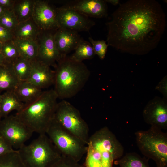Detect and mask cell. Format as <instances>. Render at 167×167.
Instances as JSON below:
<instances>
[{"instance_id": "1", "label": "cell", "mask_w": 167, "mask_h": 167, "mask_svg": "<svg viewBox=\"0 0 167 167\" xmlns=\"http://www.w3.org/2000/svg\"><path fill=\"white\" fill-rule=\"evenodd\" d=\"M119 5L106 23L109 46L138 55L156 48L166 27L161 5L154 0H130Z\"/></svg>"}, {"instance_id": "2", "label": "cell", "mask_w": 167, "mask_h": 167, "mask_svg": "<svg viewBox=\"0 0 167 167\" xmlns=\"http://www.w3.org/2000/svg\"><path fill=\"white\" fill-rule=\"evenodd\" d=\"M55 68L54 90L58 99L62 100L77 95L84 88L91 74L83 62L75 61L67 56L57 63Z\"/></svg>"}, {"instance_id": "3", "label": "cell", "mask_w": 167, "mask_h": 167, "mask_svg": "<svg viewBox=\"0 0 167 167\" xmlns=\"http://www.w3.org/2000/svg\"><path fill=\"white\" fill-rule=\"evenodd\" d=\"M58 99L54 89L43 91L38 98L25 105L15 115L33 133L46 134L54 118Z\"/></svg>"}, {"instance_id": "4", "label": "cell", "mask_w": 167, "mask_h": 167, "mask_svg": "<svg viewBox=\"0 0 167 167\" xmlns=\"http://www.w3.org/2000/svg\"><path fill=\"white\" fill-rule=\"evenodd\" d=\"M124 148L107 127L101 128L90 136L86 153L101 163V167H113L114 161L122 157Z\"/></svg>"}, {"instance_id": "5", "label": "cell", "mask_w": 167, "mask_h": 167, "mask_svg": "<svg viewBox=\"0 0 167 167\" xmlns=\"http://www.w3.org/2000/svg\"><path fill=\"white\" fill-rule=\"evenodd\" d=\"M17 151L26 167H52L62 156L46 134L39 135Z\"/></svg>"}, {"instance_id": "6", "label": "cell", "mask_w": 167, "mask_h": 167, "mask_svg": "<svg viewBox=\"0 0 167 167\" xmlns=\"http://www.w3.org/2000/svg\"><path fill=\"white\" fill-rule=\"evenodd\" d=\"M151 126L135 133L137 146L148 159L154 161L156 167H167V134Z\"/></svg>"}, {"instance_id": "7", "label": "cell", "mask_w": 167, "mask_h": 167, "mask_svg": "<svg viewBox=\"0 0 167 167\" xmlns=\"http://www.w3.org/2000/svg\"><path fill=\"white\" fill-rule=\"evenodd\" d=\"M62 156L78 162L86 153L87 145L54 118L46 134Z\"/></svg>"}, {"instance_id": "8", "label": "cell", "mask_w": 167, "mask_h": 167, "mask_svg": "<svg viewBox=\"0 0 167 167\" xmlns=\"http://www.w3.org/2000/svg\"><path fill=\"white\" fill-rule=\"evenodd\" d=\"M54 119L87 145L90 137L88 126L79 111L71 103L65 100L58 102Z\"/></svg>"}, {"instance_id": "9", "label": "cell", "mask_w": 167, "mask_h": 167, "mask_svg": "<svg viewBox=\"0 0 167 167\" xmlns=\"http://www.w3.org/2000/svg\"><path fill=\"white\" fill-rule=\"evenodd\" d=\"M33 132L15 115H8L0 121V135L13 147L19 148Z\"/></svg>"}, {"instance_id": "10", "label": "cell", "mask_w": 167, "mask_h": 167, "mask_svg": "<svg viewBox=\"0 0 167 167\" xmlns=\"http://www.w3.org/2000/svg\"><path fill=\"white\" fill-rule=\"evenodd\" d=\"M59 28L77 32L88 31L95 25L89 17L64 6L56 8Z\"/></svg>"}, {"instance_id": "11", "label": "cell", "mask_w": 167, "mask_h": 167, "mask_svg": "<svg viewBox=\"0 0 167 167\" xmlns=\"http://www.w3.org/2000/svg\"><path fill=\"white\" fill-rule=\"evenodd\" d=\"M56 30H41L36 39L38 46L36 60L55 68L62 58L55 44L54 35Z\"/></svg>"}, {"instance_id": "12", "label": "cell", "mask_w": 167, "mask_h": 167, "mask_svg": "<svg viewBox=\"0 0 167 167\" xmlns=\"http://www.w3.org/2000/svg\"><path fill=\"white\" fill-rule=\"evenodd\" d=\"M56 8L48 1L35 0L32 18L41 30H55L59 28Z\"/></svg>"}, {"instance_id": "13", "label": "cell", "mask_w": 167, "mask_h": 167, "mask_svg": "<svg viewBox=\"0 0 167 167\" xmlns=\"http://www.w3.org/2000/svg\"><path fill=\"white\" fill-rule=\"evenodd\" d=\"M143 114L145 122L151 126L167 129V106L164 101L156 100L150 101L144 109Z\"/></svg>"}, {"instance_id": "14", "label": "cell", "mask_w": 167, "mask_h": 167, "mask_svg": "<svg viewBox=\"0 0 167 167\" xmlns=\"http://www.w3.org/2000/svg\"><path fill=\"white\" fill-rule=\"evenodd\" d=\"M64 6L73 9L88 17H106L108 15L107 2L105 0L71 1Z\"/></svg>"}, {"instance_id": "15", "label": "cell", "mask_w": 167, "mask_h": 167, "mask_svg": "<svg viewBox=\"0 0 167 167\" xmlns=\"http://www.w3.org/2000/svg\"><path fill=\"white\" fill-rule=\"evenodd\" d=\"M54 71L50 66L37 60L32 61L31 69L27 81L42 89L54 84Z\"/></svg>"}, {"instance_id": "16", "label": "cell", "mask_w": 167, "mask_h": 167, "mask_svg": "<svg viewBox=\"0 0 167 167\" xmlns=\"http://www.w3.org/2000/svg\"><path fill=\"white\" fill-rule=\"evenodd\" d=\"M54 38L56 47L63 58L75 50L82 38L77 32L59 28L54 32Z\"/></svg>"}, {"instance_id": "17", "label": "cell", "mask_w": 167, "mask_h": 167, "mask_svg": "<svg viewBox=\"0 0 167 167\" xmlns=\"http://www.w3.org/2000/svg\"><path fill=\"white\" fill-rule=\"evenodd\" d=\"M14 90L19 99L25 105L36 100L43 91L27 81H20Z\"/></svg>"}, {"instance_id": "18", "label": "cell", "mask_w": 167, "mask_h": 167, "mask_svg": "<svg viewBox=\"0 0 167 167\" xmlns=\"http://www.w3.org/2000/svg\"><path fill=\"white\" fill-rule=\"evenodd\" d=\"M14 90L6 91L1 95L0 104L1 118L8 116L13 110L19 112L24 107L25 104L19 99Z\"/></svg>"}, {"instance_id": "19", "label": "cell", "mask_w": 167, "mask_h": 167, "mask_svg": "<svg viewBox=\"0 0 167 167\" xmlns=\"http://www.w3.org/2000/svg\"><path fill=\"white\" fill-rule=\"evenodd\" d=\"M41 31L31 18L19 23L13 32L14 39L36 40Z\"/></svg>"}, {"instance_id": "20", "label": "cell", "mask_w": 167, "mask_h": 167, "mask_svg": "<svg viewBox=\"0 0 167 167\" xmlns=\"http://www.w3.org/2000/svg\"><path fill=\"white\" fill-rule=\"evenodd\" d=\"M20 82L12 63L0 66V92L14 90Z\"/></svg>"}, {"instance_id": "21", "label": "cell", "mask_w": 167, "mask_h": 167, "mask_svg": "<svg viewBox=\"0 0 167 167\" xmlns=\"http://www.w3.org/2000/svg\"><path fill=\"white\" fill-rule=\"evenodd\" d=\"M13 41L20 56L32 61L36 60L38 49L36 40L14 39Z\"/></svg>"}, {"instance_id": "22", "label": "cell", "mask_w": 167, "mask_h": 167, "mask_svg": "<svg viewBox=\"0 0 167 167\" xmlns=\"http://www.w3.org/2000/svg\"><path fill=\"white\" fill-rule=\"evenodd\" d=\"M35 0H15L13 11L19 23L32 18Z\"/></svg>"}, {"instance_id": "23", "label": "cell", "mask_w": 167, "mask_h": 167, "mask_svg": "<svg viewBox=\"0 0 167 167\" xmlns=\"http://www.w3.org/2000/svg\"><path fill=\"white\" fill-rule=\"evenodd\" d=\"M148 159L141 157L134 152L126 153L123 157L116 160L114 162L120 167H150Z\"/></svg>"}, {"instance_id": "24", "label": "cell", "mask_w": 167, "mask_h": 167, "mask_svg": "<svg viewBox=\"0 0 167 167\" xmlns=\"http://www.w3.org/2000/svg\"><path fill=\"white\" fill-rule=\"evenodd\" d=\"M95 55L91 43L82 38L74 52L70 57L75 61L82 62L84 60L92 58Z\"/></svg>"}, {"instance_id": "25", "label": "cell", "mask_w": 167, "mask_h": 167, "mask_svg": "<svg viewBox=\"0 0 167 167\" xmlns=\"http://www.w3.org/2000/svg\"><path fill=\"white\" fill-rule=\"evenodd\" d=\"M32 62V61L19 56L12 63L15 74L20 81L28 79L31 71Z\"/></svg>"}, {"instance_id": "26", "label": "cell", "mask_w": 167, "mask_h": 167, "mask_svg": "<svg viewBox=\"0 0 167 167\" xmlns=\"http://www.w3.org/2000/svg\"><path fill=\"white\" fill-rule=\"evenodd\" d=\"M0 167H26L17 150L0 156Z\"/></svg>"}, {"instance_id": "27", "label": "cell", "mask_w": 167, "mask_h": 167, "mask_svg": "<svg viewBox=\"0 0 167 167\" xmlns=\"http://www.w3.org/2000/svg\"><path fill=\"white\" fill-rule=\"evenodd\" d=\"M0 51L4 56L6 62L7 63H12L20 56L13 40L2 44Z\"/></svg>"}, {"instance_id": "28", "label": "cell", "mask_w": 167, "mask_h": 167, "mask_svg": "<svg viewBox=\"0 0 167 167\" xmlns=\"http://www.w3.org/2000/svg\"><path fill=\"white\" fill-rule=\"evenodd\" d=\"M18 23L13 10H6L0 17V25L12 32Z\"/></svg>"}, {"instance_id": "29", "label": "cell", "mask_w": 167, "mask_h": 167, "mask_svg": "<svg viewBox=\"0 0 167 167\" xmlns=\"http://www.w3.org/2000/svg\"><path fill=\"white\" fill-rule=\"evenodd\" d=\"M88 39L95 55L96 54L100 59H104L109 46L106 41L94 40L91 37H89Z\"/></svg>"}, {"instance_id": "30", "label": "cell", "mask_w": 167, "mask_h": 167, "mask_svg": "<svg viewBox=\"0 0 167 167\" xmlns=\"http://www.w3.org/2000/svg\"><path fill=\"white\" fill-rule=\"evenodd\" d=\"M52 167H85L73 159L62 156Z\"/></svg>"}, {"instance_id": "31", "label": "cell", "mask_w": 167, "mask_h": 167, "mask_svg": "<svg viewBox=\"0 0 167 167\" xmlns=\"http://www.w3.org/2000/svg\"><path fill=\"white\" fill-rule=\"evenodd\" d=\"M14 39L13 32L0 25V43L2 44Z\"/></svg>"}, {"instance_id": "32", "label": "cell", "mask_w": 167, "mask_h": 167, "mask_svg": "<svg viewBox=\"0 0 167 167\" xmlns=\"http://www.w3.org/2000/svg\"><path fill=\"white\" fill-rule=\"evenodd\" d=\"M15 150L0 135V156Z\"/></svg>"}, {"instance_id": "33", "label": "cell", "mask_w": 167, "mask_h": 167, "mask_svg": "<svg viewBox=\"0 0 167 167\" xmlns=\"http://www.w3.org/2000/svg\"><path fill=\"white\" fill-rule=\"evenodd\" d=\"M15 1L0 0V6L5 10H13Z\"/></svg>"}, {"instance_id": "34", "label": "cell", "mask_w": 167, "mask_h": 167, "mask_svg": "<svg viewBox=\"0 0 167 167\" xmlns=\"http://www.w3.org/2000/svg\"><path fill=\"white\" fill-rule=\"evenodd\" d=\"M107 3H109L113 5H117L120 4V1L119 0H105Z\"/></svg>"}, {"instance_id": "35", "label": "cell", "mask_w": 167, "mask_h": 167, "mask_svg": "<svg viewBox=\"0 0 167 167\" xmlns=\"http://www.w3.org/2000/svg\"><path fill=\"white\" fill-rule=\"evenodd\" d=\"M7 63L4 56L0 51V66L5 65Z\"/></svg>"}, {"instance_id": "36", "label": "cell", "mask_w": 167, "mask_h": 167, "mask_svg": "<svg viewBox=\"0 0 167 167\" xmlns=\"http://www.w3.org/2000/svg\"><path fill=\"white\" fill-rule=\"evenodd\" d=\"M6 11L0 6V17L4 14Z\"/></svg>"}, {"instance_id": "37", "label": "cell", "mask_w": 167, "mask_h": 167, "mask_svg": "<svg viewBox=\"0 0 167 167\" xmlns=\"http://www.w3.org/2000/svg\"><path fill=\"white\" fill-rule=\"evenodd\" d=\"M1 98V95L0 94V104Z\"/></svg>"}, {"instance_id": "38", "label": "cell", "mask_w": 167, "mask_h": 167, "mask_svg": "<svg viewBox=\"0 0 167 167\" xmlns=\"http://www.w3.org/2000/svg\"><path fill=\"white\" fill-rule=\"evenodd\" d=\"M2 45V44H1V43H0V50L1 49Z\"/></svg>"}, {"instance_id": "39", "label": "cell", "mask_w": 167, "mask_h": 167, "mask_svg": "<svg viewBox=\"0 0 167 167\" xmlns=\"http://www.w3.org/2000/svg\"><path fill=\"white\" fill-rule=\"evenodd\" d=\"M1 118L0 117V121L1 120Z\"/></svg>"}]
</instances>
